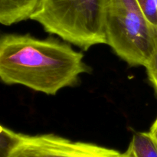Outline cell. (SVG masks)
I'll return each mask as SVG.
<instances>
[{
    "mask_svg": "<svg viewBox=\"0 0 157 157\" xmlns=\"http://www.w3.org/2000/svg\"><path fill=\"white\" fill-rule=\"evenodd\" d=\"M57 38L5 34L0 38V78L7 85H21L47 95L74 87L90 67L84 55Z\"/></svg>",
    "mask_w": 157,
    "mask_h": 157,
    "instance_id": "1",
    "label": "cell"
},
{
    "mask_svg": "<svg viewBox=\"0 0 157 157\" xmlns=\"http://www.w3.org/2000/svg\"><path fill=\"white\" fill-rule=\"evenodd\" d=\"M107 0H41L31 19L46 32L87 51L107 44Z\"/></svg>",
    "mask_w": 157,
    "mask_h": 157,
    "instance_id": "2",
    "label": "cell"
},
{
    "mask_svg": "<svg viewBox=\"0 0 157 157\" xmlns=\"http://www.w3.org/2000/svg\"><path fill=\"white\" fill-rule=\"evenodd\" d=\"M105 32L107 44L131 67H146L157 48V27L137 0H107Z\"/></svg>",
    "mask_w": 157,
    "mask_h": 157,
    "instance_id": "3",
    "label": "cell"
},
{
    "mask_svg": "<svg viewBox=\"0 0 157 157\" xmlns=\"http://www.w3.org/2000/svg\"><path fill=\"white\" fill-rule=\"evenodd\" d=\"M0 136V157H134L128 149L121 152L54 133L27 135L1 126Z\"/></svg>",
    "mask_w": 157,
    "mask_h": 157,
    "instance_id": "4",
    "label": "cell"
},
{
    "mask_svg": "<svg viewBox=\"0 0 157 157\" xmlns=\"http://www.w3.org/2000/svg\"><path fill=\"white\" fill-rule=\"evenodd\" d=\"M41 0H0V23L9 26L31 19Z\"/></svg>",
    "mask_w": 157,
    "mask_h": 157,
    "instance_id": "5",
    "label": "cell"
},
{
    "mask_svg": "<svg viewBox=\"0 0 157 157\" xmlns=\"http://www.w3.org/2000/svg\"><path fill=\"white\" fill-rule=\"evenodd\" d=\"M127 149L134 157H157V140L150 131L136 133Z\"/></svg>",
    "mask_w": 157,
    "mask_h": 157,
    "instance_id": "6",
    "label": "cell"
},
{
    "mask_svg": "<svg viewBox=\"0 0 157 157\" xmlns=\"http://www.w3.org/2000/svg\"><path fill=\"white\" fill-rule=\"evenodd\" d=\"M144 16L157 27V0H137Z\"/></svg>",
    "mask_w": 157,
    "mask_h": 157,
    "instance_id": "7",
    "label": "cell"
},
{
    "mask_svg": "<svg viewBox=\"0 0 157 157\" xmlns=\"http://www.w3.org/2000/svg\"><path fill=\"white\" fill-rule=\"evenodd\" d=\"M145 68L147 70L149 81L151 83L157 94V48Z\"/></svg>",
    "mask_w": 157,
    "mask_h": 157,
    "instance_id": "8",
    "label": "cell"
},
{
    "mask_svg": "<svg viewBox=\"0 0 157 157\" xmlns=\"http://www.w3.org/2000/svg\"><path fill=\"white\" fill-rule=\"evenodd\" d=\"M150 132L151 133V134L157 140V118L155 120L154 123H153V125H152L151 127H150Z\"/></svg>",
    "mask_w": 157,
    "mask_h": 157,
    "instance_id": "9",
    "label": "cell"
}]
</instances>
